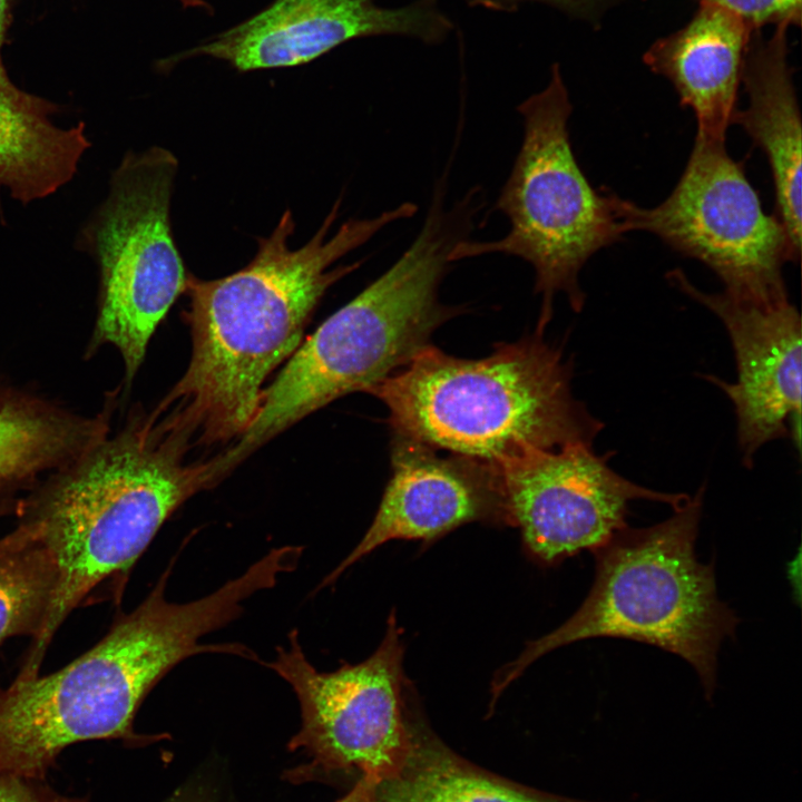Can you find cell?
Instances as JSON below:
<instances>
[{
	"label": "cell",
	"instance_id": "cell-1",
	"mask_svg": "<svg viewBox=\"0 0 802 802\" xmlns=\"http://www.w3.org/2000/svg\"><path fill=\"white\" fill-rule=\"evenodd\" d=\"M340 205L341 198L299 248L288 245L295 223L285 211L239 271L215 280L187 275L192 355L154 411L192 449L231 446L241 438L256 414L265 380L302 343L327 288L363 261L332 265L387 225L410 217L402 203L375 217L349 219L329 236Z\"/></svg>",
	"mask_w": 802,
	"mask_h": 802
},
{
	"label": "cell",
	"instance_id": "cell-2",
	"mask_svg": "<svg viewBox=\"0 0 802 802\" xmlns=\"http://www.w3.org/2000/svg\"><path fill=\"white\" fill-rule=\"evenodd\" d=\"M190 447L153 411L133 412L22 502L18 522L36 529L59 568L55 604L21 671L38 674L57 629L76 608L107 589L121 597L128 574L165 521L217 481L214 459L188 460ZM106 595V594H105Z\"/></svg>",
	"mask_w": 802,
	"mask_h": 802
},
{
	"label": "cell",
	"instance_id": "cell-3",
	"mask_svg": "<svg viewBox=\"0 0 802 802\" xmlns=\"http://www.w3.org/2000/svg\"><path fill=\"white\" fill-rule=\"evenodd\" d=\"M167 568L130 613L117 615L107 634L62 668L0 688V773L45 780L68 745L91 740L151 742L136 734L134 720L153 687L178 663L200 653L244 657L239 643L199 644L234 619L250 598L235 578L212 594L172 603Z\"/></svg>",
	"mask_w": 802,
	"mask_h": 802
},
{
	"label": "cell",
	"instance_id": "cell-4",
	"mask_svg": "<svg viewBox=\"0 0 802 802\" xmlns=\"http://www.w3.org/2000/svg\"><path fill=\"white\" fill-rule=\"evenodd\" d=\"M446 189L441 177L411 245L302 341L263 389L246 431L219 453L224 478L309 414L352 392H369L429 346L433 332L461 312L439 300V287L452 265V250L469 238L485 203L481 192L471 188L446 207Z\"/></svg>",
	"mask_w": 802,
	"mask_h": 802
},
{
	"label": "cell",
	"instance_id": "cell-5",
	"mask_svg": "<svg viewBox=\"0 0 802 802\" xmlns=\"http://www.w3.org/2000/svg\"><path fill=\"white\" fill-rule=\"evenodd\" d=\"M571 378L570 361L537 332L477 360L429 345L369 393L388 408L394 434L498 464L593 444L604 424L574 397Z\"/></svg>",
	"mask_w": 802,
	"mask_h": 802
},
{
	"label": "cell",
	"instance_id": "cell-6",
	"mask_svg": "<svg viewBox=\"0 0 802 802\" xmlns=\"http://www.w3.org/2000/svg\"><path fill=\"white\" fill-rule=\"evenodd\" d=\"M704 493L702 485L672 517L646 528L626 526L595 550V580L583 604L500 669L492 696L548 652L587 638L615 637L681 656L712 697L717 653L740 620L717 597L714 564L696 557Z\"/></svg>",
	"mask_w": 802,
	"mask_h": 802
},
{
	"label": "cell",
	"instance_id": "cell-7",
	"mask_svg": "<svg viewBox=\"0 0 802 802\" xmlns=\"http://www.w3.org/2000/svg\"><path fill=\"white\" fill-rule=\"evenodd\" d=\"M517 111L524 121L522 143L495 204L508 218L509 232L496 241H461L450 260L499 253L529 263L534 291L541 296L537 332L542 333L556 294H566L571 309L581 311L583 266L624 233L613 193L597 192L574 155L568 131L573 105L558 63L551 66L547 86L521 101Z\"/></svg>",
	"mask_w": 802,
	"mask_h": 802
},
{
	"label": "cell",
	"instance_id": "cell-8",
	"mask_svg": "<svg viewBox=\"0 0 802 802\" xmlns=\"http://www.w3.org/2000/svg\"><path fill=\"white\" fill-rule=\"evenodd\" d=\"M177 168L176 157L163 147L128 153L85 231L99 270L87 351L105 344L117 349L128 387L154 332L186 287L169 215Z\"/></svg>",
	"mask_w": 802,
	"mask_h": 802
},
{
	"label": "cell",
	"instance_id": "cell-9",
	"mask_svg": "<svg viewBox=\"0 0 802 802\" xmlns=\"http://www.w3.org/2000/svg\"><path fill=\"white\" fill-rule=\"evenodd\" d=\"M613 205L624 234L649 232L701 261L730 296L765 305L789 300L782 267L800 256L777 217L764 213L725 141L696 135L677 185L657 206L639 207L615 194Z\"/></svg>",
	"mask_w": 802,
	"mask_h": 802
},
{
	"label": "cell",
	"instance_id": "cell-10",
	"mask_svg": "<svg viewBox=\"0 0 802 802\" xmlns=\"http://www.w3.org/2000/svg\"><path fill=\"white\" fill-rule=\"evenodd\" d=\"M401 636L392 613L371 656L321 672L306 658L294 629L288 646H278L273 661L262 662L297 696L301 727L290 749L311 757L307 770L356 773L376 781L402 763L411 744V724Z\"/></svg>",
	"mask_w": 802,
	"mask_h": 802
},
{
	"label": "cell",
	"instance_id": "cell-11",
	"mask_svg": "<svg viewBox=\"0 0 802 802\" xmlns=\"http://www.w3.org/2000/svg\"><path fill=\"white\" fill-rule=\"evenodd\" d=\"M584 443L557 450L534 449L496 464L510 526H517L527 550L552 565L581 550L594 552L627 526L634 500L682 506L686 493L639 486Z\"/></svg>",
	"mask_w": 802,
	"mask_h": 802
},
{
	"label": "cell",
	"instance_id": "cell-12",
	"mask_svg": "<svg viewBox=\"0 0 802 802\" xmlns=\"http://www.w3.org/2000/svg\"><path fill=\"white\" fill-rule=\"evenodd\" d=\"M452 30L439 0H413L401 7H382L376 0H274L163 63L172 67L203 56L246 72L307 63L358 38L398 36L440 45Z\"/></svg>",
	"mask_w": 802,
	"mask_h": 802
},
{
	"label": "cell",
	"instance_id": "cell-13",
	"mask_svg": "<svg viewBox=\"0 0 802 802\" xmlns=\"http://www.w3.org/2000/svg\"><path fill=\"white\" fill-rule=\"evenodd\" d=\"M672 285L704 305L723 323L735 355L737 380L728 383L704 375L732 401L742 461L751 468L765 443L800 437L802 327L796 307L788 301L757 304L725 292L707 293L676 268Z\"/></svg>",
	"mask_w": 802,
	"mask_h": 802
},
{
	"label": "cell",
	"instance_id": "cell-14",
	"mask_svg": "<svg viewBox=\"0 0 802 802\" xmlns=\"http://www.w3.org/2000/svg\"><path fill=\"white\" fill-rule=\"evenodd\" d=\"M473 521L509 525L497 466L452 453L443 457L428 444L394 434L391 477L373 521L320 587L390 540L430 541Z\"/></svg>",
	"mask_w": 802,
	"mask_h": 802
},
{
	"label": "cell",
	"instance_id": "cell-15",
	"mask_svg": "<svg viewBox=\"0 0 802 802\" xmlns=\"http://www.w3.org/2000/svg\"><path fill=\"white\" fill-rule=\"evenodd\" d=\"M753 33L733 13L698 2L685 26L645 51L644 63L668 79L681 104L693 110L697 136L725 141Z\"/></svg>",
	"mask_w": 802,
	"mask_h": 802
},
{
	"label": "cell",
	"instance_id": "cell-16",
	"mask_svg": "<svg viewBox=\"0 0 802 802\" xmlns=\"http://www.w3.org/2000/svg\"><path fill=\"white\" fill-rule=\"evenodd\" d=\"M788 25L771 36L755 31L745 53L741 82L745 109L734 113L740 125L769 160L775 192L774 215L798 256L801 253V116L789 65Z\"/></svg>",
	"mask_w": 802,
	"mask_h": 802
},
{
	"label": "cell",
	"instance_id": "cell-17",
	"mask_svg": "<svg viewBox=\"0 0 802 802\" xmlns=\"http://www.w3.org/2000/svg\"><path fill=\"white\" fill-rule=\"evenodd\" d=\"M108 403L82 415L51 400L0 384V517L19 511L50 475L110 429Z\"/></svg>",
	"mask_w": 802,
	"mask_h": 802
},
{
	"label": "cell",
	"instance_id": "cell-18",
	"mask_svg": "<svg viewBox=\"0 0 802 802\" xmlns=\"http://www.w3.org/2000/svg\"><path fill=\"white\" fill-rule=\"evenodd\" d=\"M55 105L17 87L0 60V193L22 204L69 183L90 146L85 125L61 127Z\"/></svg>",
	"mask_w": 802,
	"mask_h": 802
},
{
	"label": "cell",
	"instance_id": "cell-19",
	"mask_svg": "<svg viewBox=\"0 0 802 802\" xmlns=\"http://www.w3.org/2000/svg\"><path fill=\"white\" fill-rule=\"evenodd\" d=\"M411 744L390 774L369 782L370 802H577L539 793L478 769L410 718Z\"/></svg>",
	"mask_w": 802,
	"mask_h": 802
},
{
	"label": "cell",
	"instance_id": "cell-20",
	"mask_svg": "<svg viewBox=\"0 0 802 802\" xmlns=\"http://www.w3.org/2000/svg\"><path fill=\"white\" fill-rule=\"evenodd\" d=\"M58 585L56 556L36 529L18 522L0 538V647L14 636H29L31 644L40 638Z\"/></svg>",
	"mask_w": 802,
	"mask_h": 802
},
{
	"label": "cell",
	"instance_id": "cell-21",
	"mask_svg": "<svg viewBox=\"0 0 802 802\" xmlns=\"http://www.w3.org/2000/svg\"><path fill=\"white\" fill-rule=\"evenodd\" d=\"M717 6L740 18L753 32L766 25L799 27L802 0H698Z\"/></svg>",
	"mask_w": 802,
	"mask_h": 802
},
{
	"label": "cell",
	"instance_id": "cell-22",
	"mask_svg": "<svg viewBox=\"0 0 802 802\" xmlns=\"http://www.w3.org/2000/svg\"><path fill=\"white\" fill-rule=\"evenodd\" d=\"M471 7L499 12H512L528 2L541 3L593 26H597L616 0H466Z\"/></svg>",
	"mask_w": 802,
	"mask_h": 802
},
{
	"label": "cell",
	"instance_id": "cell-23",
	"mask_svg": "<svg viewBox=\"0 0 802 802\" xmlns=\"http://www.w3.org/2000/svg\"><path fill=\"white\" fill-rule=\"evenodd\" d=\"M0 802H86L78 798L62 795L45 783L0 773Z\"/></svg>",
	"mask_w": 802,
	"mask_h": 802
},
{
	"label": "cell",
	"instance_id": "cell-24",
	"mask_svg": "<svg viewBox=\"0 0 802 802\" xmlns=\"http://www.w3.org/2000/svg\"><path fill=\"white\" fill-rule=\"evenodd\" d=\"M336 802H370L368 780L359 779L353 789Z\"/></svg>",
	"mask_w": 802,
	"mask_h": 802
},
{
	"label": "cell",
	"instance_id": "cell-25",
	"mask_svg": "<svg viewBox=\"0 0 802 802\" xmlns=\"http://www.w3.org/2000/svg\"><path fill=\"white\" fill-rule=\"evenodd\" d=\"M166 802H214V800H212L206 793L186 789L185 791L177 792Z\"/></svg>",
	"mask_w": 802,
	"mask_h": 802
},
{
	"label": "cell",
	"instance_id": "cell-26",
	"mask_svg": "<svg viewBox=\"0 0 802 802\" xmlns=\"http://www.w3.org/2000/svg\"><path fill=\"white\" fill-rule=\"evenodd\" d=\"M8 21L7 0H0V47L2 45Z\"/></svg>",
	"mask_w": 802,
	"mask_h": 802
},
{
	"label": "cell",
	"instance_id": "cell-27",
	"mask_svg": "<svg viewBox=\"0 0 802 802\" xmlns=\"http://www.w3.org/2000/svg\"><path fill=\"white\" fill-rule=\"evenodd\" d=\"M184 8L193 7L197 0H177Z\"/></svg>",
	"mask_w": 802,
	"mask_h": 802
}]
</instances>
